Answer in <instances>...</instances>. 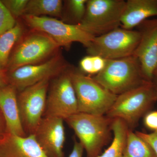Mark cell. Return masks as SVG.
Masks as SVG:
<instances>
[{"mask_svg": "<svg viewBox=\"0 0 157 157\" xmlns=\"http://www.w3.org/2000/svg\"><path fill=\"white\" fill-rule=\"evenodd\" d=\"M92 77L117 96L151 82L145 78L140 62L134 55L107 60L104 70Z\"/></svg>", "mask_w": 157, "mask_h": 157, "instance_id": "cell-1", "label": "cell"}, {"mask_svg": "<svg viewBox=\"0 0 157 157\" xmlns=\"http://www.w3.org/2000/svg\"><path fill=\"white\" fill-rule=\"evenodd\" d=\"M79 139L86 157H97L110 137L112 119L107 116L78 113L65 120Z\"/></svg>", "mask_w": 157, "mask_h": 157, "instance_id": "cell-2", "label": "cell"}, {"mask_svg": "<svg viewBox=\"0 0 157 157\" xmlns=\"http://www.w3.org/2000/svg\"><path fill=\"white\" fill-rule=\"evenodd\" d=\"M156 101L152 82H148L117 96L106 116L111 119H120L129 128H132L148 112Z\"/></svg>", "mask_w": 157, "mask_h": 157, "instance_id": "cell-3", "label": "cell"}, {"mask_svg": "<svg viewBox=\"0 0 157 157\" xmlns=\"http://www.w3.org/2000/svg\"><path fill=\"white\" fill-rule=\"evenodd\" d=\"M58 44L47 34L33 30L21 37L15 45L7 66V71L45 61L56 55Z\"/></svg>", "mask_w": 157, "mask_h": 157, "instance_id": "cell-4", "label": "cell"}, {"mask_svg": "<svg viewBox=\"0 0 157 157\" xmlns=\"http://www.w3.org/2000/svg\"><path fill=\"white\" fill-rule=\"evenodd\" d=\"M71 78L78 102V113L98 116L106 114L117 96L90 76L73 70Z\"/></svg>", "mask_w": 157, "mask_h": 157, "instance_id": "cell-5", "label": "cell"}, {"mask_svg": "<svg viewBox=\"0 0 157 157\" xmlns=\"http://www.w3.org/2000/svg\"><path fill=\"white\" fill-rule=\"evenodd\" d=\"M125 6L124 0H87L80 25L94 37L107 33L120 27Z\"/></svg>", "mask_w": 157, "mask_h": 157, "instance_id": "cell-6", "label": "cell"}, {"mask_svg": "<svg viewBox=\"0 0 157 157\" xmlns=\"http://www.w3.org/2000/svg\"><path fill=\"white\" fill-rule=\"evenodd\" d=\"M140 38L138 30L119 27L95 37L86 50L89 55L98 56L106 60L127 57L134 55Z\"/></svg>", "mask_w": 157, "mask_h": 157, "instance_id": "cell-7", "label": "cell"}, {"mask_svg": "<svg viewBox=\"0 0 157 157\" xmlns=\"http://www.w3.org/2000/svg\"><path fill=\"white\" fill-rule=\"evenodd\" d=\"M21 18L31 30L47 34L60 47L70 48L73 42H79L87 47L94 36L80 25H72L53 17L24 15Z\"/></svg>", "mask_w": 157, "mask_h": 157, "instance_id": "cell-8", "label": "cell"}, {"mask_svg": "<svg viewBox=\"0 0 157 157\" xmlns=\"http://www.w3.org/2000/svg\"><path fill=\"white\" fill-rule=\"evenodd\" d=\"M50 80H42L17 93L21 121L27 135H35L44 116Z\"/></svg>", "mask_w": 157, "mask_h": 157, "instance_id": "cell-9", "label": "cell"}, {"mask_svg": "<svg viewBox=\"0 0 157 157\" xmlns=\"http://www.w3.org/2000/svg\"><path fill=\"white\" fill-rule=\"evenodd\" d=\"M70 68L50 82L43 117H53L65 121L78 113V102Z\"/></svg>", "mask_w": 157, "mask_h": 157, "instance_id": "cell-10", "label": "cell"}, {"mask_svg": "<svg viewBox=\"0 0 157 157\" xmlns=\"http://www.w3.org/2000/svg\"><path fill=\"white\" fill-rule=\"evenodd\" d=\"M70 68L60 54L45 61L7 71L9 84L19 92L45 79L56 77Z\"/></svg>", "mask_w": 157, "mask_h": 157, "instance_id": "cell-11", "label": "cell"}, {"mask_svg": "<svg viewBox=\"0 0 157 157\" xmlns=\"http://www.w3.org/2000/svg\"><path fill=\"white\" fill-rule=\"evenodd\" d=\"M140 38L134 56L140 62L145 78L152 81L157 65V17L138 26Z\"/></svg>", "mask_w": 157, "mask_h": 157, "instance_id": "cell-12", "label": "cell"}, {"mask_svg": "<svg viewBox=\"0 0 157 157\" xmlns=\"http://www.w3.org/2000/svg\"><path fill=\"white\" fill-rule=\"evenodd\" d=\"M64 120L53 117H43L35 134L39 146L48 157H65Z\"/></svg>", "mask_w": 157, "mask_h": 157, "instance_id": "cell-13", "label": "cell"}, {"mask_svg": "<svg viewBox=\"0 0 157 157\" xmlns=\"http://www.w3.org/2000/svg\"><path fill=\"white\" fill-rule=\"evenodd\" d=\"M0 157H48L35 135L21 137L7 132L0 139Z\"/></svg>", "mask_w": 157, "mask_h": 157, "instance_id": "cell-14", "label": "cell"}, {"mask_svg": "<svg viewBox=\"0 0 157 157\" xmlns=\"http://www.w3.org/2000/svg\"><path fill=\"white\" fill-rule=\"evenodd\" d=\"M17 90L11 85L0 88V109L7 124L8 132L14 135L26 137L23 128L17 104Z\"/></svg>", "mask_w": 157, "mask_h": 157, "instance_id": "cell-15", "label": "cell"}, {"mask_svg": "<svg viewBox=\"0 0 157 157\" xmlns=\"http://www.w3.org/2000/svg\"><path fill=\"white\" fill-rule=\"evenodd\" d=\"M157 16V0H128L121 27L132 30L149 18Z\"/></svg>", "mask_w": 157, "mask_h": 157, "instance_id": "cell-16", "label": "cell"}, {"mask_svg": "<svg viewBox=\"0 0 157 157\" xmlns=\"http://www.w3.org/2000/svg\"><path fill=\"white\" fill-rule=\"evenodd\" d=\"M111 128L113 134L112 143L97 157H123L130 129L124 122L118 118L112 119Z\"/></svg>", "mask_w": 157, "mask_h": 157, "instance_id": "cell-17", "label": "cell"}, {"mask_svg": "<svg viewBox=\"0 0 157 157\" xmlns=\"http://www.w3.org/2000/svg\"><path fill=\"white\" fill-rule=\"evenodd\" d=\"M23 33V25L17 20L13 28L0 36V70H7L11 52Z\"/></svg>", "mask_w": 157, "mask_h": 157, "instance_id": "cell-18", "label": "cell"}, {"mask_svg": "<svg viewBox=\"0 0 157 157\" xmlns=\"http://www.w3.org/2000/svg\"><path fill=\"white\" fill-rule=\"evenodd\" d=\"M63 11L61 0H29L24 15L61 17Z\"/></svg>", "mask_w": 157, "mask_h": 157, "instance_id": "cell-19", "label": "cell"}, {"mask_svg": "<svg viewBox=\"0 0 157 157\" xmlns=\"http://www.w3.org/2000/svg\"><path fill=\"white\" fill-rule=\"evenodd\" d=\"M123 157H157L150 146L129 129Z\"/></svg>", "mask_w": 157, "mask_h": 157, "instance_id": "cell-20", "label": "cell"}, {"mask_svg": "<svg viewBox=\"0 0 157 157\" xmlns=\"http://www.w3.org/2000/svg\"><path fill=\"white\" fill-rule=\"evenodd\" d=\"M87 0H69L67 1V13L69 24L80 25L83 20Z\"/></svg>", "mask_w": 157, "mask_h": 157, "instance_id": "cell-21", "label": "cell"}, {"mask_svg": "<svg viewBox=\"0 0 157 157\" xmlns=\"http://www.w3.org/2000/svg\"><path fill=\"white\" fill-rule=\"evenodd\" d=\"M106 63V60L101 56L88 55L82 59L79 66L83 73L95 76L103 70Z\"/></svg>", "mask_w": 157, "mask_h": 157, "instance_id": "cell-22", "label": "cell"}, {"mask_svg": "<svg viewBox=\"0 0 157 157\" xmlns=\"http://www.w3.org/2000/svg\"><path fill=\"white\" fill-rule=\"evenodd\" d=\"M17 21L0 0V36L13 28Z\"/></svg>", "mask_w": 157, "mask_h": 157, "instance_id": "cell-23", "label": "cell"}, {"mask_svg": "<svg viewBox=\"0 0 157 157\" xmlns=\"http://www.w3.org/2000/svg\"><path fill=\"white\" fill-rule=\"evenodd\" d=\"M12 16L16 20L24 16L29 0H2Z\"/></svg>", "mask_w": 157, "mask_h": 157, "instance_id": "cell-24", "label": "cell"}, {"mask_svg": "<svg viewBox=\"0 0 157 157\" xmlns=\"http://www.w3.org/2000/svg\"><path fill=\"white\" fill-rule=\"evenodd\" d=\"M135 133L148 144L157 157V132L150 134L140 132H136Z\"/></svg>", "mask_w": 157, "mask_h": 157, "instance_id": "cell-25", "label": "cell"}, {"mask_svg": "<svg viewBox=\"0 0 157 157\" xmlns=\"http://www.w3.org/2000/svg\"><path fill=\"white\" fill-rule=\"evenodd\" d=\"M144 126L149 130L157 132V111L148 112L144 118Z\"/></svg>", "mask_w": 157, "mask_h": 157, "instance_id": "cell-26", "label": "cell"}, {"mask_svg": "<svg viewBox=\"0 0 157 157\" xmlns=\"http://www.w3.org/2000/svg\"><path fill=\"white\" fill-rule=\"evenodd\" d=\"M84 150L81 143L75 140L73 150L69 157H82Z\"/></svg>", "mask_w": 157, "mask_h": 157, "instance_id": "cell-27", "label": "cell"}, {"mask_svg": "<svg viewBox=\"0 0 157 157\" xmlns=\"http://www.w3.org/2000/svg\"><path fill=\"white\" fill-rule=\"evenodd\" d=\"M8 132L7 124L2 112L0 109V139Z\"/></svg>", "mask_w": 157, "mask_h": 157, "instance_id": "cell-28", "label": "cell"}, {"mask_svg": "<svg viewBox=\"0 0 157 157\" xmlns=\"http://www.w3.org/2000/svg\"><path fill=\"white\" fill-rule=\"evenodd\" d=\"M9 84L7 70H0V88Z\"/></svg>", "mask_w": 157, "mask_h": 157, "instance_id": "cell-29", "label": "cell"}, {"mask_svg": "<svg viewBox=\"0 0 157 157\" xmlns=\"http://www.w3.org/2000/svg\"><path fill=\"white\" fill-rule=\"evenodd\" d=\"M153 85L154 89L155 96L156 100L157 101V76H154L152 80Z\"/></svg>", "mask_w": 157, "mask_h": 157, "instance_id": "cell-30", "label": "cell"}, {"mask_svg": "<svg viewBox=\"0 0 157 157\" xmlns=\"http://www.w3.org/2000/svg\"><path fill=\"white\" fill-rule=\"evenodd\" d=\"M157 76V65L156 66V67L155 68V71L154 72V76Z\"/></svg>", "mask_w": 157, "mask_h": 157, "instance_id": "cell-31", "label": "cell"}]
</instances>
